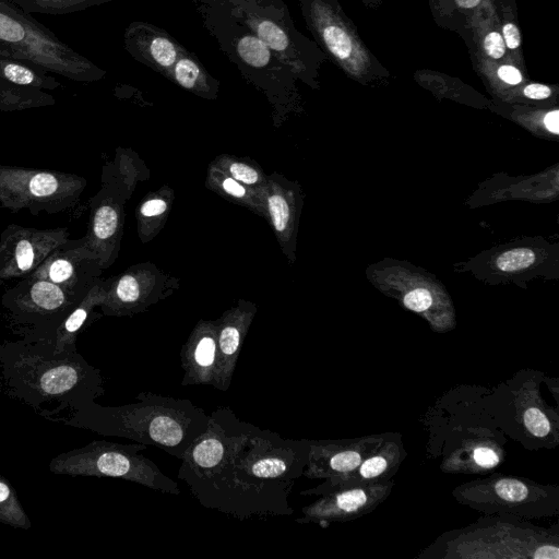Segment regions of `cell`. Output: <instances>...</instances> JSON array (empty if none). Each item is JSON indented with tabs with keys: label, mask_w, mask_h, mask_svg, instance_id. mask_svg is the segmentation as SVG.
<instances>
[{
	"label": "cell",
	"mask_w": 559,
	"mask_h": 559,
	"mask_svg": "<svg viewBox=\"0 0 559 559\" xmlns=\"http://www.w3.org/2000/svg\"><path fill=\"white\" fill-rule=\"evenodd\" d=\"M309 449V439L283 438L219 407L185 452L178 478L203 507L229 516H287L294 513L288 497Z\"/></svg>",
	"instance_id": "1"
},
{
	"label": "cell",
	"mask_w": 559,
	"mask_h": 559,
	"mask_svg": "<svg viewBox=\"0 0 559 559\" xmlns=\"http://www.w3.org/2000/svg\"><path fill=\"white\" fill-rule=\"evenodd\" d=\"M0 391L55 421L104 395L105 388L100 370L78 348L55 353L53 344L20 338L0 343Z\"/></svg>",
	"instance_id": "2"
},
{
	"label": "cell",
	"mask_w": 559,
	"mask_h": 559,
	"mask_svg": "<svg viewBox=\"0 0 559 559\" xmlns=\"http://www.w3.org/2000/svg\"><path fill=\"white\" fill-rule=\"evenodd\" d=\"M55 421L105 437L154 445L181 460L192 442L206 430L209 415L190 400L143 391L134 403L102 406L94 401Z\"/></svg>",
	"instance_id": "3"
},
{
	"label": "cell",
	"mask_w": 559,
	"mask_h": 559,
	"mask_svg": "<svg viewBox=\"0 0 559 559\" xmlns=\"http://www.w3.org/2000/svg\"><path fill=\"white\" fill-rule=\"evenodd\" d=\"M147 445L94 440L59 453L49 462L55 475L110 477L140 484L164 493L180 495L178 484L141 454Z\"/></svg>",
	"instance_id": "4"
},
{
	"label": "cell",
	"mask_w": 559,
	"mask_h": 559,
	"mask_svg": "<svg viewBox=\"0 0 559 559\" xmlns=\"http://www.w3.org/2000/svg\"><path fill=\"white\" fill-rule=\"evenodd\" d=\"M0 44L13 52L14 59L29 61L69 80L91 82L105 74L7 0H0Z\"/></svg>",
	"instance_id": "5"
},
{
	"label": "cell",
	"mask_w": 559,
	"mask_h": 559,
	"mask_svg": "<svg viewBox=\"0 0 559 559\" xmlns=\"http://www.w3.org/2000/svg\"><path fill=\"white\" fill-rule=\"evenodd\" d=\"M499 520L478 522L453 532L447 542L449 554L459 558H532L558 559V536L530 523L514 522L516 516L498 515Z\"/></svg>",
	"instance_id": "6"
},
{
	"label": "cell",
	"mask_w": 559,
	"mask_h": 559,
	"mask_svg": "<svg viewBox=\"0 0 559 559\" xmlns=\"http://www.w3.org/2000/svg\"><path fill=\"white\" fill-rule=\"evenodd\" d=\"M85 295L29 276L3 293L1 306L13 334L27 342L53 344L59 325Z\"/></svg>",
	"instance_id": "7"
},
{
	"label": "cell",
	"mask_w": 559,
	"mask_h": 559,
	"mask_svg": "<svg viewBox=\"0 0 559 559\" xmlns=\"http://www.w3.org/2000/svg\"><path fill=\"white\" fill-rule=\"evenodd\" d=\"M87 181L72 173L0 164V205L16 213L59 214L76 207Z\"/></svg>",
	"instance_id": "8"
},
{
	"label": "cell",
	"mask_w": 559,
	"mask_h": 559,
	"mask_svg": "<svg viewBox=\"0 0 559 559\" xmlns=\"http://www.w3.org/2000/svg\"><path fill=\"white\" fill-rule=\"evenodd\" d=\"M453 497L484 514L542 518L558 514L559 489L522 477L492 475L457 486Z\"/></svg>",
	"instance_id": "9"
},
{
	"label": "cell",
	"mask_w": 559,
	"mask_h": 559,
	"mask_svg": "<svg viewBox=\"0 0 559 559\" xmlns=\"http://www.w3.org/2000/svg\"><path fill=\"white\" fill-rule=\"evenodd\" d=\"M69 239L67 227L38 229L9 224L0 234V284L29 277Z\"/></svg>",
	"instance_id": "10"
},
{
	"label": "cell",
	"mask_w": 559,
	"mask_h": 559,
	"mask_svg": "<svg viewBox=\"0 0 559 559\" xmlns=\"http://www.w3.org/2000/svg\"><path fill=\"white\" fill-rule=\"evenodd\" d=\"M393 480L355 485L330 490L301 508L300 524L322 527L335 522H346L370 513L382 503L393 489Z\"/></svg>",
	"instance_id": "11"
},
{
	"label": "cell",
	"mask_w": 559,
	"mask_h": 559,
	"mask_svg": "<svg viewBox=\"0 0 559 559\" xmlns=\"http://www.w3.org/2000/svg\"><path fill=\"white\" fill-rule=\"evenodd\" d=\"M388 435H374L340 440H309L310 449L302 476L329 479L355 469L374 453Z\"/></svg>",
	"instance_id": "12"
},
{
	"label": "cell",
	"mask_w": 559,
	"mask_h": 559,
	"mask_svg": "<svg viewBox=\"0 0 559 559\" xmlns=\"http://www.w3.org/2000/svg\"><path fill=\"white\" fill-rule=\"evenodd\" d=\"M100 265L82 238L69 239L31 275L86 294L97 281Z\"/></svg>",
	"instance_id": "13"
},
{
	"label": "cell",
	"mask_w": 559,
	"mask_h": 559,
	"mask_svg": "<svg viewBox=\"0 0 559 559\" xmlns=\"http://www.w3.org/2000/svg\"><path fill=\"white\" fill-rule=\"evenodd\" d=\"M405 456L402 437L397 433L388 435L381 447L355 469L343 476L324 479L318 486L300 491V495L318 497L337 488L389 480L395 475Z\"/></svg>",
	"instance_id": "14"
},
{
	"label": "cell",
	"mask_w": 559,
	"mask_h": 559,
	"mask_svg": "<svg viewBox=\"0 0 559 559\" xmlns=\"http://www.w3.org/2000/svg\"><path fill=\"white\" fill-rule=\"evenodd\" d=\"M255 312L253 305L241 301L216 321L217 359L212 386L219 391L226 392L231 384L237 360Z\"/></svg>",
	"instance_id": "15"
},
{
	"label": "cell",
	"mask_w": 559,
	"mask_h": 559,
	"mask_svg": "<svg viewBox=\"0 0 559 559\" xmlns=\"http://www.w3.org/2000/svg\"><path fill=\"white\" fill-rule=\"evenodd\" d=\"M217 323L200 320L180 350L181 385H213L217 359Z\"/></svg>",
	"instance_id": "16"
},
{
	"label": "cell",
	"mask_w": 559,
	"mask_h": 559,
	"mask_svg": "<svg viewBox=\"0 0 559 559\" xmlns=\"http://www.w3.org/2000/svg\"><path fill=\"white\" fill-rule=\"evenodd\" d=\"M120 225L119 204L111 193L100 191L91 200L88 230L82 239L102 269L115 259Z\"/></svg>",
	"instance_id": "17"
},
{
	"label": "cell",
	"mask_w": 559,
	"mask_h": 559,
	"mask_svg": "<svg viewBox=\"0 0 559 559\" xmlns=\"http://www.w3.org/2000/svg\"><path fill=\"white\" fill-rule=\"evenodd\" d=\"M106 290L107 282L97 280L81 302L62 321L53 340L55 353H60L67 348H76L79 334L91 321L94 314L93 310L104 301Z\"/></svg>",
	"instance_id": "18"
},
{
	"label": "cell",
	"mask_w": 559,
	"mask_h": 559,
	"mask_svg": "<svg viewBox=\"0 0 559 559\" xmlns=\"http://www.w3.org/2000/svg\"><path fill=\"white\" fill-rule=\"evenodd\" d=\"M265 213L281 240H288L294 224L292 198L280 185L267 181L260 188Z\"/></svg>",
	"instance_id": "19"
},
{
	"label": "cell",
	"mask_w": 559,
	"mask_h": 559,
	"mask_svg": "<svg viewBox=\"0 0 559 559\" xmlns=\"http://www.w3.org/2000/svg\"><path fill=\"white\" fill-rule=\"evenodd\" d=\"M501 452L498 445L490 441L465 445L453 453L445 462L447 471H463V473H485L498 466Z\"/></svg>",
	"instance_id": "20"
},
{
	"label": "cell",
	"mask_w": 559,
	"mask_h": 559,
	"mask_svg": "<svg viewBox=\"0 0 559 559\" xmlns=\"http://www.w3.org/2000/svg\"><path fill=\"white\" fill-rule=\"evenodd\" d=\"M0 79L7 82L40 90H56L61 83L48 71L25 60L0 57Z\"/></svg>",
	"instance_id": "21"
},
{
	"label": "cell",
	"mask_w": 559,
	"mask_h": 559,
	"mask_svg": "<svg viewBox=\"0 0 559 559\" xmlns=\"http://www.w3.org/2000/svg\"><path fill=\"white\" fill-rule=\"evenodd\" d=\"M55 103L52 95L45 92V90L17 85L0 79L1 111L24 110L50 106Z\"/></svg>",
	"instance_id": "22"
},
{
	"label": "cell",
	"mask_w": 559,
	"mask_h": 559,
	"mask_svg": "<svg viewBox=\"0 0 559 559\" xmlns=\"http://www.w3.org/2000/svg\"><path fill=\"white\" fill-rule=\"evenodd\" d=\"M209 181L212 183L213 189L221 193L250 207L259 214L265 213L260 189H253L240 183L217 166L210 168Z\"/></svg>",
	"instance_id": "23"
},
{
	"label": "cell",
	"mask_w": 559,
	"mask_h": 559,
	"mask_svg": "<svg viewBox=\"0 0 559 559\" xmlns=\"http://www.w3.org/2000/svg\"><path fill=\"white\" fill-rule=\"evenodd\" d=\"M0 522L22 530H28L32 526L14 487L2 475H0Z\"/></svg>",
	"instance_id": "24"
},
{
	"label": "cell",
	"mask_w": 559,
	"mask_h": 559,
	"mask_svg": "<svg viewBox=\"0 0 559 559\" xmlns=\"http://www.w3.org/2000/svg\"><path fill=\"white\" fill-rule=\"evenodd\" d=\"M216 166L247 187L260 189L266 183L261 170L241 160L224 156L216 160Z\"/></svg>",
	"instance_id": "25"
},
{
	"label": "cell",
	"mask_w": 559,
	"mask_h": 559,
	"mask_svg": "<svg viewBox=\"0 0 559 559\" xmlns=\"http://www.w3.org/2000/svg\"><path fill=\"white\" fill-rule=\"evenodd\" d=\"M148 57L160 69L173 70L178 58L177 46L167 37L154 35L147 46Z\"/></svg>",
	"instance_id": "26"
},
{
	"label": "cell",
	"mask_w": 559,
	"mask_h": 559,
	"mask_svg": "<svg viewBox=\"0 0 559 559\" xmlns=\"http://www.w3.org/2000/svg\"><path fill=\"white\" fill-rule=\"evenodd\" d=\"M243 61L252 67H263L271 58V49L258 36H245L237 46Z\"/></svg>",
	"instance_id": "27"
},
{
	"label": "cell",
	"mask_w": 559,
	"mask_h": 559,
	"mask_svg": "<svg viewBox=\"0 0 559 559\" xmlns=\"http://www.w3.org/2000/svg\"><path fill=\"white\" fill-rule=\"evenodd\" d=\"M175 81L185 88L197 90L204 83V74L199 64L191 58L183 57L173 67Z\"/></svg>",
	"instance_id": "28"
},
{
	"label": "cell",
	"mask_w": 559,
	"mask_h": 559,
	"mask_svg": "<svg viewBox=\"0 0 559 559\" xmlns=\"http://www.w3.org/2000/svg\"><path fill=\"white\" fill-rule=\"evenodd\" d=\"M322 37L329 50L340 60L350 57L353 45L347 33L340 26L330 24L322 28Z\"/></svg>",
	"instance_id": "29"
},
{
	"label": "cell",
	"mask_w": 559,
	"mask_h": 559,
	"mask_svg": "<svg viewBox=\"0 0 559 559\" xmlns=\"http://www.w3.org/2000/svg\"><path fill=\"white\" fill-rule=\"evenodd\" d=\"M258 37L271 49L283 52L288 48L289 40L286 33L275 23L269 20L257 21L253 23Z\"/></svg>",
	"instance_id": "30"
},
{
	"label": "cell",
	"mask_w": 559,
	"mask_h": 559,
	"mask_svg": "<svg viewBox=\"0 0 559 559\" xmlns=\"http://www.w3.org/2000/svg\"><path fill=\"white\" fill-rule=\"evenodd\" d=\"M535 262V252L528 248H515L502 252L496 260L502 272H515L528 267Z\"/></svg>",
	"instance_id": "31"
},
{
	"label": "cell",
	"mask_w": 559,
	"mask_h": 559,
	"mask_svg": "<svg viewBox=\"0 0 559 559\" xmlns=\"http://www.w3.org/2000/svg\"><path fill=\"white\" fill-rule=\"evenodd\" d=\"M100 1L102 0H40L32 7L29 12L63 14L83 10Z\"/></svg>",
	"instance_id": "32"
},
{
	"label": "cell",
	"mask_w": 559,
	"mask_h": 559,
	"mask_svg": "<svg viewBox=\"0 0 559 559\" xmlns=\"http://www.w3.org/2000/svg\"><path fill=\"white\" fill-rule=\"evenodd\" d=\"M522 419L525 429L536 438H547L551 433L552 427L549 417L537 406L526 407Z\"/></svg>",
	"instance_id": "33"
},
{
	"label": "cell",
	"mask_w": 559,
	"mask_h": 559,
	"mask_svg": "<svg viewBox=\"0 0 559 559\" xmlns=\"http://www.w3.org/2000/svg\"><path fill=\"white\" fill-rule=\"evenodd\" d=\"M431 293L426 288H415L408 292L404 298V306L415 312L421 313L432 306Z\"/></svg>",
	"instance_id": "34"
},
{
	"label": "cell",
	"mask_w": 559,
	"mask_h": 559,
	"mask_svg": "<svg viewBox=\"0 0 559 559\" xmlns=\"http://www.w3.org/2000/svg\"><path fill=\"white\" fill-rule=\"evenodd\" d=\"M484 49L492 59H500L506 51V45L502 35L498 32H490L484 39Z\"/></svg>",
	"instance_id": "35"
},
{
	"label": "cell",
	"mask_w": 559,
	"mask_h": 559,
	"mask_svg": "<svg viewBox=\"0 0 559 559\" xmlns=\"http://www.w3.org/2000/svg\"><path fill=\"white\" fill-rule=\"evenodd\" d=\"M168 209L167 202L162 198L148 199L142 203L140 207V215L144 218L160 217Z\"/></svg>",
	"instance_id": "36"
},
{
	"label": "cell",
	"mask_w": 559,
	"mask_h": 559,
	"mask_svg": "<svg viewBox=\"0 0 559 559\" xmlns=\"http://www.w3.org/2000/svg\"><path fill=\"white\" fill-rule=\"evenodd\" d=\"M497 75L509 85H518L523 81L520 70L510 64L500 66L497 70Z\"/></svg>",
	"instance_id": "37"
},
{
	"label": "cell",
	"mask_w": 559,
	"mask_h": 559,
	"mask_svg": "<svg viewBox=\"0 0 559 559\" xmlns=\"http://www.w3.org/2000/svg\"><path fill=\"white\" fill-rule=\"evenodd\" d=\"M502 38L509 49H515L521 44L520 32L513 23H506L502 28Z\"/></svg>",
	"instance_id": "38"
},
{
	"label": "cell",
	"mask_w": 559,
	"mask_h": 559,
	"mask_svg": "<svg viewBox=\"0 0 559 559\" xmlns=\"http://www.w3.org/2000/svg\"><path fill=\"white\" fill-rule=\"evenodd\" d=\"M523 94L531 99H545L551 95V90L547 85L532 83L523 88Z\"/></svg>",
	"instance_id": "39"
},
{
	"label": "cell",
	"mask_w": 559,
	"mask_h": 559,
	"mask_svg": "<svg viewBox=\"0 0 559 559\" xmlns=\"http://www.w3.org/2000/svg\"><path fill=\"white\" fill-rule=\"evenodd\" d=\"M544 126L545 128L554 133V134H558L559 133V110L558 109H554L549 112H547L544 117Z\"/></svg>",
	"instance_id": "40"
},
{
	"label": "cell",
	"mask_w": 559,
	"mask_h": 559,
	"mask_svg": "<svg viewBox=\"0 0 559 559\" xmlns=\"http://www.w3.org/2000/svg\"><path fill=\"white\" fill-rule=\"evenodd\" d=\"M13 3H16L24 11L29 12L32 7L40 0H9Z\"/></svg>",
	"instance_id": "41"
},
{
	"label": "cell",
	"mask_w": 559,
	"mask_h": 559,
	"mask_svg": "<svg viewBox=\"0 0 559 559\" xmlns=\"http://www.w3.org/2000/svg\"><path fill=\"white\" fill-rule=\"evenodd\" d=\"M455 2L460 8L473 9L478 5L480 0H455Z\"/></svg>",
	"instance_id": "42"
},
{
	"label": "cell",
	"mask_w": 559,
	"mask_h": 559,
	"mask_svg": "<svg viewBox=\"0 0 559 559\" xmlns=\"http://www.w3.org/2000/svg\"><path fill=\"white\" fill-rule=\"evenodd\" d=\"M0 57L14 59L13 52L0 44Z\"/></svg>",
	"instance_id": "43"
},
{
	"label": "cell",
	"mask_w": 559,
	"mask_h": 559,
	"mask_svg": "<svg viewBox=\"0 0 559 559\" xmlns=\"http://www.w3.org/2000/svg\"><path fill=\"white\" fill-rule=\"evenodd\" d=\"M102 1H105V0H102Z\"/></svg>",
	"instance_id": "44"
}]
</instances>
